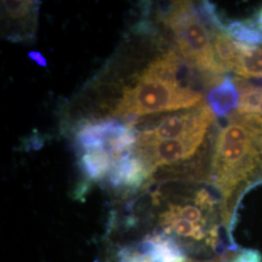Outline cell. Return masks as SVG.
Here are the masks:
<instances>
[{"label": "cell", "instance_id": "cell-1", "mask_svg": "<svg viewBox=\"0 0 262 262\" xmlns=\"http://www.w3.org/2000/svg\"><path fill=\"white\" fill-rule=\"evenodd\" d=\"M225 119L215 139L208 180L221 195L224 226L231 232L240 191L261 174L262 117L235 111Z\"/></svg>", "mask_w": 262, "mask_h": 262}, {"label": "cell", "instance_id": "cell-2", "mask_svg": "<svg viewBox=\"0 0 262 262\" xmlns=\"http://www.w3.org/2000/svg\"><path fill=\"white\" fill-rule=\"evenodd\" d=\"M203 95L176 80L142 72L134 86L126 89L113 117L135 120L147 114L189 109L202 104Z\"/></svg>", "mask_w": 262, "mask_h": 262}, {"label": "cell", "instance_id": "cell-3", "mask_svg": "<svg viewBox=\"0 0 262 262\" xmlns=\"http://www.w3.org/2000/svg\"><path fill=\"white\" fill-rule=\"evenodd\" d=\"M160 20L175 35L180 56L200 73L215 81L226 73L215 58L210 32L189 1L171 2L160 12Z\"/></svg>", "mask_w": 262, "mask_h": 262}, {"label": "cell", "instance_id": "cell-4", "mask_svg": "<svg viewBox=\"0 0 262 262\" xmlns=\"http://www.w3.org/2000/svg\"><path fill=\"white\" fill-rule=\"evenodd\" d=\"M214 121L215 115L211 108L205 104H200L186 112L169 115L154 127L139 131L136 147H144L155 142L187 136L197 131L208 130V127Z\"/></svg>", "mask_w": 262, "mask_h": 262}, {"label": "cell", "instance_id": "cell-5", "mask_svg": "<svg viewBox=\"0 0 262 262\" xmlns=\"http://www.w3.org/2000/svg\"><path fill=\"white\" fill-rule=\"evenodd\" d=\"M206 133L207 130L197 131L187 136L136 147V155L146 162L152 173L160 166L171 165L193 157L205 139Z\"/></svg>", "mask_w": 262, "mask_h": 262}, {"label": "cell", "instance_id": "cell-6", "mask_svg": "<svg viewBox=\"0 0 262 262\" xmlns=\"http://www.w3.org/2000/svg\"><path fill=\"white\" fill-rule=\"evenodd\" d=\"M125 127L126 124L113 119L79 122L75 130L76 147L83 154L106 151L110 141L121 134Z\"/></svg>", "mask_w": 262, "mask_h": 262}, {"label": "cell", "instance_id": "cell-7", "mask_svg": "<svg viewBox=\"0 0 262 262\" xmlns=\"http://www.w3.org/2000/svg\"><path fill=\"white\" fill-rule=\"evenodd\" d=\"M151 175L146 162L137 155L117 161L113 165L109 184L115 188L136 190Z\"/></svg>", "mask_w": 262, "mask_h": 262}, {"label": "cell", "instance_id": "cell-8", "mask_svg": "<svg viewBox=\"0 0 262 262\" xmlns=\"http://www.w3.org/2000/svg\"><path fill=\"white\" fill-rule=\"evenodd\" d=\"M142 253L150 262H186L183 246L172 235L164 232L148 238L142 247Z\"/></svg>", "mask_w": 262, "mask_h": 262}, {"label": "cell", "instance_id": "cell-9", "mask_svg": "<svg viewBox=\"0 0 262 262\" xmlns=\"http://www.w3.org/2000/svg\"><path fill=\"white\" fill-rule=\"evenodd\" d=\"M207 104L214 115L226 118L237 110L240 102V94L231 76L226 75L221 83L207 94Z\"/></svg>", "mask_w": 262, "mask_h": 262}, {"label": "cell", "instance_id": "cell-10", "mask_svg": "<svg viewBox=\"0 0 262 262\" xmlns=\"http://www.w3.org/2000/svg\"><path fill=\"white\" fill-rule=\"evenodd\" d=\"M238 62L235 73L244 79L262 81V48L235 42Z\"/></svg>", "mask_w": 262, "mask_h": 262}, {"label": "cell", "instance_id": "cell-11", "mask_svg": "<svg viewBox=\"0 0 262 262\" xmlns=\"http://www.w3.org/2000/svg\"><path fill=\"white\" fill-rule=\"evenodd\" d=\"M79 165L90 181H100L108 176L114 165L112 157L104 150L84 152L79 159Z\"/></svg>", "mask_w": 262, "mask_h": 262}, {"label": "cell", "instance_id": "cell-12", "mask_svg": "<svg viewBox=\"0 0 262 262\" xmlns=\"http://www.w3.org/2000/svg\"><path fill=\"white\" fill-rule=\"evenodd\" d=\"M209 32L217 62L226 72H234L238 62V51L234 41L223 30L212 29Z\"/></svg>", "mask_w": 262, "mask_h": 262}, {"label": "cell", "instance_id": "cell-13", "mask_svg": "<svg viewBox=\"0 0 262 262\" xmlns=\"http://www.w3.org/2000/svg\"><path fill=\"white\" fill-rule=\"evenodd\" d=\"M224 31L235 42L251 46L262 45V32L253 18L227 21Z\"/></svg>", "mask_w": 262, "mask_h": 262}, {"label": "cell", "instance_id": "cell-14", "mask_svg": "<svg viewBox=\"0 0 262 262\" xmlns=\"http://www.w3.org/2000/svg\"><path fill=\"white\" fill-rule=\"evenodd\" d=\"M164 213L168 214L173 216L182 217L186 221H188L195 225H202L208 228V223H207V216L205 215L204 210H202L200 207L197 205H178V204H170L168 210H166ZM209 214V213H208ZM210 229V228H208ZM212 231H219V229H210Z\"/></svg>", "mask_w": 262, "mask_h": 262}, {"label": "cell", "instance_id": "cell-15", "mask_svg": "<svg viewBox=\"0 0 262 262\" xmlns=\"http://www.w3.org/2000/svg\"><path fill=\"white\" fill-rule=\"evenodd\" d=\"M40 1H27V0H11L2 1V7L5 14L11 19H23L31 18L32 14L37 13ZM35 16V15H34Z\"/></svg>", "mask_w": 262, "mask_h": 262}, {"label": "cell", "instance_id": "cell-16", "mask_svg": "<svg viewBox=\"0 0 262 262\" xmlns=\"http://www.w3.org/2000/svg\"><path fill=\"white\" fill-rule=\"evenodd\" d=\"M228 262H262V254L253 249H245L232 253Z\"/></svg>", "mask_w": 262, "mask_h": 262}, {"label": "cell", "instance_id": "cell-17", "mask_svg": "<svg viewBox=\"0 0 262 262\" xmlns=\"http://www.w3.org/2000/svg\"><path fill=\"white\" fill-rule=\"evenodd\" d=\"M28 57L33 60L34 62H36L38 66H42V67H46L47 66V61L46 58L43 56L42 54H40L39 52H31L28 54Z\"/></svg>", "mask_w": 262, "mask_h": 262}, {"label": "cell", "instance_id": "cell-18", "mask_svg": "<svg viewBox=\"0 0 262 262\" xmlns=\"http://www.w3.org/2000/svg\"><path fill=\"white\" fill-rule=\"evenodd\" d=\"M232 253H233V252H228V253H223L221 256L216 257V258L213 259V260H208V261H194V260H188V259H187L186 262H228Z\"/></svg>", "mask_w": 262, "mask_h": 262}, {"label": "cell", "instance_id": "cell-19", "mask_svg": "<svg viewBox=\"0 0 262 262\" xmlns=\"http://www.w3.org/2000/svg\"><path fill=\"white\" fill-rule=\"evenodd\" d=\"M257 28L260 29V31L262 32V6L259 8V10L254 14V16L253 17Z\"/></svg>", "mask_w": 262, "mask_h": 262}]
</instances>
